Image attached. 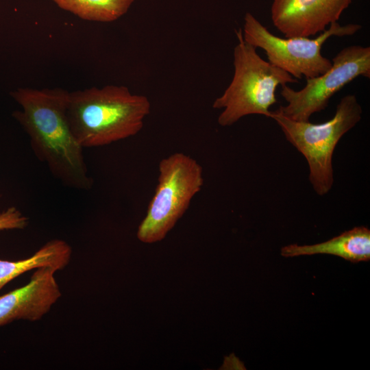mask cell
I'll return each mask as SVG.
<instances>
[{"mask_svg":"<svg viewBox=\"0 0 370 370\" xmlns=\"http://www.w3.org/2000/svg\"><path fill=\"white\" fill-rule=\"evenodd\" d=\"M69 91L20 88L11 92L21 110L13 113L28 134L32 150L64 185L88 190L92 186L83 147L71 129L66 113Z\"/></svg>","mask_w":370,"mask_h":370,"instance_id":"cell-1","label":"cell"},{"mask_svg":"<svg viewBox=\"0 0 370 370\" xmlns=\"http://www.w3.org/2000/svg\"><path fill=\"white\" fill-rule=\"evenodd\" d=\"M146 96L125 86L107 85L69 92L66 113L81 146L99 147L136 135L150 113Z\"/></svg>","mask_w":370,"mask_h":370,"instance_id":"cell-2","label":"cell"},{"mask_svg":"<svg viewBox=\"0 0 370 370\" xmlns=\"http://www.w3.org/2000/svg\"><path fill=\"white\" fill-rule=\"evenodd\" d=\"M238 43L234 48V75L223 93L213 102L214 109L223 110L217 121L231 126L251 114L270 116V107L277 101L279 86L297 79L262 59L256 48L245 42L242 29L236 31Z\"/></svg>","mask_w":370,"mask_h":370,"instance_id":"cell-3","label":"cell"},{"mask_svg":"<svg viewBox=\"0 0 370 370\" xmlns=\"http://www.w3.org/2000/svg\"><path fill=\"white\" fill-rule=\"evenodd\" d=\"M362 109L354 95H347L338 103L334 116L321 123L291 119L278 111L273 119L286 140L306 158L309 181L319 196L332 189L334 184L332 157L336 145L361 120Z\"/></svg>","mask_w":370,"mask_h":370,"instance_id":"cell-4","label":"cell"},{"mask_svg":"<svg viewBox=\"0 0 370 370\" xmlns=\"http://www.w3.org/2000/svg\"><path fill=\"white\" fill-rule=\"evenodd\" d=\"M158 171L154 195L137 231V238L145 243L164 239L204 185L202 166L182 152L162 158Z\"/></svg>","mask_w":370,"mask_h":370,"instance_id":"cell-5","label":"cell"},{"mask_svg":"<svg viewBox=\"0 0 370 370\" xmlns=\"http://www.w3.org/2000/svg\"><path fill=\"white\" fill-rule=\"evenodd\" d=\"M361 28L360 24L342 25L335 22L314 38H284L273 34L252 14L247 12L242 31L244 40L264 50L269 62L297 79L303 76L312 78L330 69L332 61L321 53L322 46L328 38L352 36Z\"/></svg>","mask_w":370,"mask_h":370,"instance_id":"cell-6","label":"cell"},{"mask_svg":"<svg viewBox=\"0 0 370 370\" xmlns=\"http://www.w3.org/2000/svg\"><path fill=\"white\" fill-rule=\"evenodd\" d=\"M360 76L370 77V47H346L332 58L330 69L306 79L301 89L282 86L280 94L287 104L276 111L295 121H308L312 114L326 108L334 94Z\"/></svg>","mask_w":370,"mask_h":370,"instance_id":"cell-7","label":"cell"},{"mask_svg":"<svg viewBox=\"0 0 370 370\" xmlns=\"http://www.w3.org/2000/svg\"><path fill=\"white\" fill-rule=\"evenodd\" d=\"M353 0H273L271 21L285 37H310L338 22Z\"/></svg>","mask_w":370,"mask_h":370,"instance_id":"cell-8","label":"cell"},{"mask_svg":"<svg viewBox=\"0 0 370 370\" xmlns=\"http://www.w3.org/2000/svg\"><path fill=\"white\" fill-rule=\"evenodd\" d=\"M56 272L37 268L27 284L0 296V327L16 320L36 321L47 314L62 295Z\"/></svg>","mask_w":370,"mask_h":370,"instance_id":"cell-9","label":"cell"},{"mask_svg":"<svg viewBox=\"0 0 370 370\" xmlns=\"http://www.w3.org/2000/svg\"><path fill=\"white\" fill-rule=\"evenodd\" d=\"M319 254L336 256L352 263L369 261L370 230L365 226L355 227L323 243L291 244L281 249V255L285 258Z\"/></svg>","mask_w":370,"mask_h":370,"instance_id":"cell-10","label":"cell"},{"mask_svg":"<svg viewBox=\"0 0 370 370\" xmlns=\"http://www.w3.org/2000/svg\"><path fill=\"white\" fill-rule=\"evenodd\" d=\"M72 249L64 241H48L32 256L19 260H0V290L18 276L42 267H49L56 271L64 269L71 259Z\"/></svg>","mask_w":370,"mask_h":370,"instance_id":"cell-11","label":"cell"},{"mask_svg":"<svg viewBox=\"0 0 370 370\" xmlns=\"http://www.w3.org/2000/svg\"><path fill=\"white\" fill-rule=\"evenodd\" d=\"M59 8L90 21L112 22L124 15L134 0H52Z\"/></svg>","mask_w":370,"mask_h":370,"instance_id":"cell-12","label":"cell"},{"mask_svg":"<svg viewBox=\"0 0 370 370\" xmlns=\"http://www.w3.org/2000/svg\"><path fill=\"white\" fill-rule=\"evenodd\" d=\"M28 223V218L16 207H10L0 213V231L23 230L27 226Z\"/></svg>","mask_w":370,"mask_h":370,"instance_id":"cell-13","label":"cell"}]
</instances>
